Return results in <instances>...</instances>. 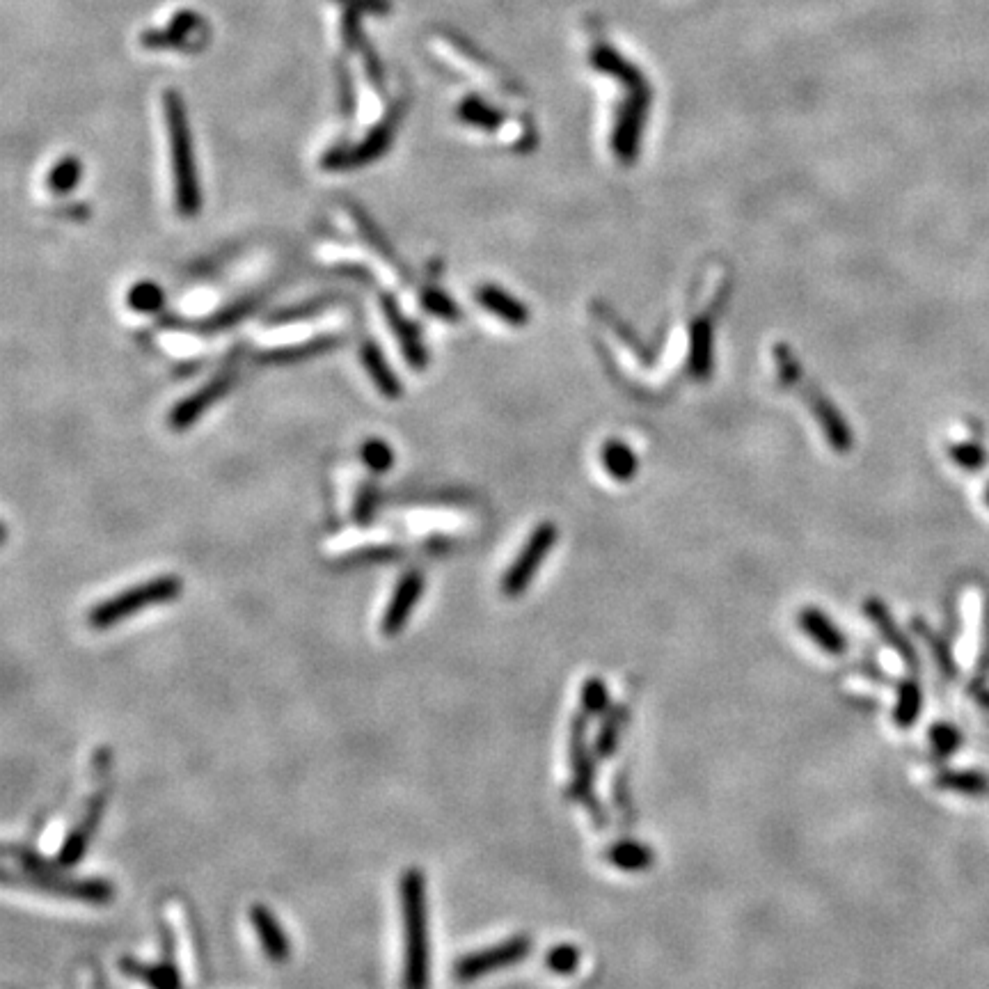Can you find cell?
Masks as SVG:
<instances>
[{"label":"cell","mask_w":989,"mask_h":989,"mask_svg":"<svg viewBox=\"0 0 989 989\" xmlns=\"http://www.w3.org/2000/svg\"><path fill=\"white\" fill-rule=\"evenodd\" d=\"M403 914V989H429L431 983V937L426 877L419 868H408L399 880Z\"/></svg>","instance_id":"obj_1"},{"label":"cell","mask_w":989,"mask_h":989,"mask_svg":"<svg viewBox=\"0 0 989 989\" xmlns=\"http://www.w3.org/2000/svg\"><path fill=\"white\" fill-rule=\"evenodd\" d=\"M165 117H168V133L172 145V174H174V200L181 216H195L202 209V193L197 184L195 158L191 133H188L186 113L181 108V101L174 92H168L163 97Z\"/></svg>","instance_id":"obj_2"},{"label":"cell","mask_w":989,"mask_h":989,"mask_svg":"<svg viewBox=\"0 0 989 989\" xmlns=\"http://www.w3.org/2000/svg\"><path fill=\"white\" fill-rule=\"evenodd\" d=\"M181 589H184V584H181L177 575L152 577V580L140 582L136 587L115 593L113 598L101 600L97 607L90 609L87 623L97 630H108L124 619H129V616L140 614L142 609L170 603V600L179 598Z\"/></svg>","instance_id":"obj_3"},{"label":"cell","mask_w":989,"mask_h":989,"mask_svg":"<svg viewBox=\"0 0 989 989\" xmlns=\"http://www.w3.org/2000/svg\"><path fill=\"white\" fill-rule=\"evenodd\" d=\"M23 864L28 866V873H17V884L35 886L39 891L53 893V896L78 900L85 905H108L113 903L115 889L113 884L101 880V877H62L53 875L49 866H37V861L30 854H23Z\"/></svg>","instance_id":"obj_4"},{"label":"cell","mask_w":989,"mask_h":989,"mask_svg":"<svg viewBox=\"0 0 989 989\" xmlns=\"http://www.w3.org/2000/svg\"><path fill=\"white\" fill-rule=\"evenodd\" d=\"M532 946V939L527 935H516L500 941V944L481 948V951H472L463 955L461 960H456L454 978L458 983H474V980L486 978L490 973L520 964L532 951Z\"/></svg>","instance_id":"obj_5"},{"label":"cell","mask_w":989,"mask_h":989,"mask_svg":"<svg viewBox=\"0 0 989 989\" xmlns=\"http://www.w3.org/2000/svg\"><path fill=\"white\" fill-rule=\"evenodd\" d=\"M568 756H571V783L566 795L573 802L587 804L596 813V797H593V783H596V763L589 747V717L577 712L568 733Z\"/></svg>","instance_id":"obj_6"},{"label":"cell","mask_w":989,"mask_h":989,"mask_svg":"<svg viewBox=\"0 0 989 989\" xmlns=\"http://www.w3.org/2000/svg\"><path fill=\"white\" fill-rule=\"evenodd\" d=\"M557 543V527L552 522H543L538 525L532 536L527 538L525 545H522L520 555L516 561L509 566V571L502 577V593L509 598H518L529 589V584L538 573V568L545 561V557L550 555L552 548Z\"/></svg>","instance_id":"obj_7"},{"label":"cell","mask_w":989,"mask_h":989,"mask_svg":"<svg viewBox=\"0 0 989 989\" xmlns=\"http://www.w3.org/2000/svg\"><path fill=\"white\" fill-rule=\"evenodd\" d=\"M234 385V367H229L225 371H220L211 378L207 385H202L200 390L193 392L191 397H186L184 401H179L177 406L172 408L170 413V426L174 431H186L200 419L204 413H209L213 403L218 399H223L225 394L232 390Z\"/></svg>","instance_id":"obj_8"},{"label":"cell","mask_w":989,"mask_h":989,"mask_svg":"<svg viewBox=\"0 0 989 989\" xmlns=\"http://www.w3.org/2000/svg\"><path fill=\"white\" fill-rule=\"evenodd\" d=\"M648 99H651V94H648V90L644 87L642 92L639 90L632 92V97L625 101L621 108L612 138L614 154L619 156L621 161H632V158L637 156L639 138H642L646 113H648Z\"/></svg>","instance_id":"obj_9"},{"label":"cell","mask_w":989,"mask_h":989,"mask_svg":"<svg viewBox=\"0 0 989 989\" xmlns=\"http://www.w3.org/2000/svg\"><path fill=\"white\" fill-rule=\"evenodd\" d=\"M424 593V575L419 571H408L401 575V580L397 582V589H394L390 603H387L383 619H381V632L385 637H397L399 632L408 625V619L413 616L417 600L422 598Z\"/></svg>","instance_id":"obj_10"},{"label":"cell","mask_w":989,"mask_h":989,"mask_svg":"<svg viewBox=\"0 0 989 989\" xmlns=\"http://www.w3.org/2000/svg\"><path fill=\"white\" fill-rule=\"evenodd\" d=\"M381 307H383V314H385L387 323H390V328L394 332V337H397V342L401 346L403 358H406L408 365L413 367L415 371H424L426 362H429V355H426L422 335H419L415 323L410 321L408 316H403V312L399 310V305H397V300H394L392 296H383Z\"/></svg>","instance_id":"obj_11"},{"label":"cell","mask_w":989,"mask_h":989,"mask_svg":"<svg viewBox=\"0 0 989 989\" xmlns=\"http://www.w3.org/2000/svg\"><path fill=\"white\" fill-rule=\"evenodd\" d=\"M797 625L799 630H802L804 635L827 655L838 658V655L848 653V637H845L843 632L836 628V623L829 619L825 612H820V609L804 607L802 612L797 614Z\"/></svg>","instance_id":"obj_12"},{"label":"cell","mask_w":989,"mask_h":989,"mask_svg":"<svg viewBox=\"0 0 989 989\" xmlns=\"http://www.w3.org/2000/svg\"><path fill=\"white\" fill-rule=\"evenodd\" d=\"M250 925L257 932V939L261 944V951L271 962H287L291 955V944L287 939V932L278 921L271 909L266 905H252L250 907Z\"/></svg>","instance_id":"obj_13"},{"label":"cell","mask_w":989,"mask_h":989,"mask_svg":"<svg viewBox=\"0 0 989 989\" xmlns=\"http://www.w3.org/2000/svg\"><path fill=\"white\" fill-rule=\"evenodd\" d=\"M342 342L344 337L339 335H319L294 346H282V348H273V351H264L259 355V362L261 365H291V362H305L319 358L323 353L335 351V348L342 346Z\"/></svg>","instance_id":"obj_14"},{"label":"cell","mask_w":989,"mask_h":989,"mask_svg":"<svg viewBox=\"0 0 989 989\" xmlns=\"http://www.w3.org/2000/svg\"><path fill=\"white\" fill-rule=\"evenodd\" d=\"M360 358L371 378V383L376 385V390L387 399H399L403 394V385L399 381V376L394 374V369L390 367V362H387L383 348L378 346L374 339H367V342L362 344Z\"/></svg>","instance_id":"obj_15"},{"label":"cell","mask_w":989,"mask_h":989,"mask_svg":"<svg viewBox=\"0 0 989 989\" xmlns=\"http://www.w3.org/2000/svg\"><path fill=\"white\" fill-rule=\"evenodd\" d=\"M101 813H104V802L97 799V802L90 806V811L85 813V818L78 822L74 829H71L69 836L65 838V843H62V848L58 852V859H55L58 861V866L71 868L83 859L87 845H90V838L94 836V832H97Z\"/></svg>","instance_id":"obj_16"},{"label":"cell","mask_w":989,"mask_h":989,"mask_svg":"<svg viewBox=\"0 0 989 989\" xmlns=\"http://www.w3.org/2000/svg\"><path fill=\"white\" fill-rule=\"evenodd\" d=\"M477 300L484 310L497 316V319H502L504 323H509V326H525L529 321V310L525 303L516 296H511L502 287H495V284H484L477 291Z\"/></svg>","instance_id":"obj_17"},{"label":"cell","mask_w":989,"mask_h":989,"mask_svg":"<svg viewBox=\"0 0 989 989\" xmlns=\"http://www.w3.org/2000/svg\"><path fill=\"white\" fill-rule=\"evenodd\" d=\"M866 614H868V619L873 621V625L877 628V632L886 639V644H889L893 651H896L900 658H903V662L907 664L909 669H916V664H919V660H916V651H914V646L909 639L900 632V628L896 623H893L891 619V614L886 612V607L882 603H877V600H868L866 603Z\"/></svg>","instance_id":"obj_18"},{"label":"cell","mask_w":989,"mask_h":989,"mask_svg":"<svg viewBox=\"0 0 989 989\" xmlns=\"http://www.w3.org/2000/svg\"><path fill=\"white\" fill-rule=\"evenodd\" d=\"M605 861L616 870H623V873H644V870L653 868L655 852L646 843L625 838V841L609 845L605 850Z\"/></svg>","instance_id":"obj_19"},{"label":"cell","mask_w":989,"mask_h":989,"mask_svg":"<svg viewBox=\"0 0 989 989\" xmlns=\"http://www.w3.org/2000/svg\"><path fill=\"white\" fill-rule=\"evenodd\" d=\"M122 971L126 976L145 983L149 989H184L177 967L170 962L149 964L138 960H122Z\"/></svg>","instance_id":"obj_20"},{"label":"cell","mask_w":989,"mask_h":989,"mask_svg":"<svg viewBox=\"0 0 989 989\" xmlns=\"http://www.w3.org/2000/svg\"><path fill=\"white\" fill-rule=\"evenodd\" d=\"M628 719H630V710L628 706H623V703L621 706H612L605 712V719L598 729L596 742H593L596 754L600 758H612L616 754L621 742V733L625 731V726H628Z\"/></svg>","instance_id":"obj_21"},{"label":"cell","mask_w":989,"mask_h":989,"mask_svg":"<svg viewBox=\"0 0 989 989\" xmlns=\"http://www.w3.org/2000/svg\"><path fill=\"white\" fill-rule=\"evenodd\" d=\"M923 710V690L916 678H907L898 685V699L896 708H893V722H896L900 729H912V726L919 722Z\"/></svg>","instance_id":"obj_22"},{"label":"cell","mask_w":989,"mask_h":989,"mask_svg":"<svg viewBox=\"0 0 989 989\" xmlns=\"http://www.w3.org/2000/svg\"><path fill=\"white\" fill-rule=\"evenodd\" d=\"M591 62H593V67L600 69V71H605V74L621 78V81L625 85H630V87H646L644 76L639 74V71L635 67L628 65V62H625L619 53L609 49L607 44H598L596 49H593Z\"/></svg>","instance_id":"obj_23"},{"label":"cell","mask_w":989,"mask_h":989,"mask_svg":"<svg viewBox=\"0 0 989 989\" xmlns=\"http://www.w3.org/2000/svg\"><path fill=\"white\" fill-rule=\"evenodd\" d=\"M339 300H342V296H337V294H326V296H316L310 300H303V303L284 307V310L271 314L268 316V323H271V326H284V323H296V321L312 319V316L326 312L328 307L337 305Z\"/></svg>","instance_id":"obj_24"},{"label":"cell","mask_w":989,"mask_h":989,"mask_svg":"<svg viewBox=\"0 0 989 989\" xmlns=\"http://www.w3.org/2000/svg\"><path fill=\"white\" fill-rule=\"evenodd\" d=\"M603 465L605 470L612 474V479L616 481H630L632 474L637 472V456L632 454V449L623 442H607L603 447Z\"/></svg>","instance_id":"obj_25"},{"label":"cell","mask_w":989,"mask_h":989,"mask_svg":"<svg viewBox=\"0 0 989 989\" xmlns=\"http://www.w3.org/2000/svg\"><path fill=\"white\" fill-rule=\"evenodd\" d=\"M261 300H264L261 296H250V298L236 300V303L227 305L223 312L209 316L207 321L200 323V328H204V332H220V330L232 328V326H236V323H241L243 319H248V316L261 305Z\"/></svg>","instance_id":"obj_26"},{"label":"cell","mask_w":989,"mask_h":989,"mask_svg":"<svg viewBox=\"0 0 989 989\" xmlns=\"http://www.w3.org/2000/svg\"><path fill=\"white\" fill-rule=\"evenodd\" d=\"M937 786L941 790H951L960 795H983L989 781L985 774L973 770H946L937 777Z\"/></svg>","instance_id":"obj_27"},{"label":"cell","mask_w":989,"mask_h":989,"mask_svg":"<svg viewBox=\"0 0 989 989\" xmlns=\"http://www.w3.org/2000/svg\"><path fill=\"white\" fill-rule=\"evenodd\" d=\"M580 706L587 717H600L612 708L609 706V687L605 680H600L596 676L584 680L580 690Z\"/></svg>","instance_id":"obj_28"},{"label":"cell","mask_w":989,"mask_h":989,"mask_svg":"<svg viewBox=\"0 0 989 989\" xmlns=\"http://www.w3.org/2000/svg\"><path fill=\"white\" fill-rule=\"evenodd\" d=\"M81 172L83 168L78 158L74 156L62 158V161L55 163L53 170L49 172V188L58 195L71 193L78 186V181H81Z\"/></svg>","instance_id":"obj_29"},{"label":"cell","mask_w":989,"mask_h":989,"mask_svg":"<svg viewBox=\"0 0 989 989\" xmlns=\"http://www.w3.org/2000/svg\"><path fill=\"white\" fill-rule=\"evenodd\" d=\"M126 300H129L133 312L154 314L163 307L165 294H163V289L154 282H140L129 291V298Z\"/></svg>","instance_id":"obj_30"},{"label":"cell","mask_w":989,"mask_h":989,"mask_svg":"<svg viewBox=\"0 0 989 989\" xmlns=\"http://www.w3.org/2000/svg\"><path fill=\"white\" fill-rule=\"evenodd\" d=\"M580 962V948L573 944H557L545 953V967L552 973H557V976H573L577 967H580Z\"/></svg>","instance_id":"obj_31"},{"label":"cell","mask_w":989,"mask_h":989,"mask_svg":"<svg viewBox=\"0 0 989 989\" xmlns=\"http://www.w3.org/2000/svg\"><path fill=\"white\" fill-rule=\"evenodd\" d=\"M712 358V330L708 323H699L692 332V369L696 376H706Z\"/></svg>","instance_id":"obj_32"},{"label":"cell","mask_w":989,"mask_h":989,"mask_svg":"<svg viewBox=\"0 0 989 989\" xmlns=\"http://www.w3.org/2000/svg\"><path fill=\"white\" fill-rule=\"evenodd\" d=\"M351 211H353V216H355V223H358L360 232L365 234V239L369 241L371 248H374L378 252V255H383V259L392 261L394 266L401 268L399 259H397V255H394V250H392V245L387 243V239H383L381 229H378L374 223H371V218L365 216V213H362L358 207H351Z\"/></svg>","instance_id":"obj_33"},{"label":"cell","mask_w":989,"mask_h":989,"mask_svg":"<svg viewBox=\"0 0 989 989\" xmlns=\"http://www.w3.org/2000/svg\"><path fill=\"white\" fill-rule=\"evenodd\" d=\"M422 305L433 316H440L442 321H458V319H461V307H458L454 303V300L449 298L442 289H435V287L424 289Z\"/></svg>","instance_id":"obj_34"},{"label":"cell","mask_w":989,"mask_h":989,"mask_svg":"<svg viewBox=\"0 0 989 989\" xmlns=\"http://www.w3.org/2000/svg\"><path fill=\"white\" fill-rule=\"evenodd\" d=\"M360 456H362V463H365L371 472H387L394 463V454H392L390 445H387V442H383V440H378V438L367 440L360 449Z\"/></svg>","instance_id":"obj_35"},{"label":"cell","mask_w":989,"mask_h":989,"mask_svg":"<svg viewBox=\"0 0 989 989\" xmlns=\"http://www.w3.org/2000/svg\"><path fill=\"white\" fill-rule=\"evenodd\" d=\"M461 117L468 124L484 126V129H488V131H493L502 124V115L495 113L493 108H488L484 101H479V99L465 101V104L461 106Z\"/></svg>","instance_id":"obj_36"},{"label":"cell","mask_w":989,"mask_h":989,"mask_svg":"<svg viewBox=\"0 0 989 989\" xmlns=\"http://www.w3.org/2000/svg\"><path fill=\"white\" fill-rule=\"evenodd\" d=\"M930 745H932V749H935V754L941 758L953 756L957 747L962 745V735H960V731L955 729V726L941 722L930 729Z\"/></svg>","instance_id":"obj_37"},{"label":"cell","mask_w":989,"mask_h":989,"mask_svg":"<svg viewBox=\"0 0 989 989\" xmlns=\"http://www.w3.org/2000/svg\"><path fill=\"white\" fill-rule=\"evenodd\" d=\"M919 630H921V635L928 639V646H930V651L932 655H935V660L939 664V669H941V674H944L946 678H955L957 674V667H955V662L951 658V651H948V646L941 642V639L937 637H932L928 630L923 628V625H919Z\"/></svg>","instance_id":"obj_38"},{"label":"cell","mask_w":989,"mask_h":989,"mask_svg":"<svg viewBox=\"0 0 989 989\" xmlns=\"http://www.w3.org/2000/svg\"><path fill=\"white\" fill-rule=\"evenodd\" d=\"M374 509H376V490L371 486H365L360 490L358 500H355L353 516L360 525H369L371 518H374Z\"/></svg>","instance_id":"obj_39"}]
</instances>
